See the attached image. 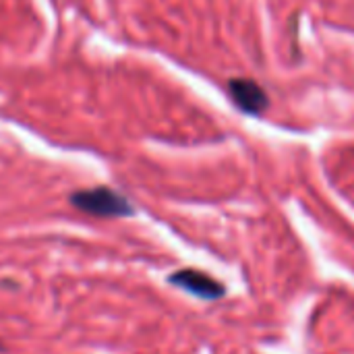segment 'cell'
Segmentation results:
<instances>
[{
  "instance_id": "obj_3",
  "label": "cell",
  "mask_w": 354,
  "mask_h": 354,
  "mask_svg": "<svg viewBox=\"0 0 354 354\" xmlns=\"http://www.w3.org/2000/svg\"><path fill=\"white\" fill-rule=\"evenodd\" d=\"M230 93L239 108H243L249 114H261L268 108V95L266 91L249 79H234L230 81Z\"/></svg>"
},
{
  "instance_id": "obj_2",
  "label": "cell",
  "mask_w": 354,
  "mask_h": 354,
  "mask_svg": "<svg viewBox=\"0 0 354 354\" xmlns=\"http://www.w3.org/2000/svg\"><path fill=\"white\" fill-rule=\"evenodd\" d=\"M170 284L183 288L185 292L203 299V301H216L220 297H224V286L220 282H216L214 278H209L203 272L197 270H180L174 276H170Z\"/></svg>"
},
{
  "instance_id": "obj_1",
  "label": "cell",
  "mask_w": 354,
  "mask_h": 354,
  "mask_svg": "<svg viewBox=\"0 0 354 354\" xmlns=\"http://www.w3.org/2000/svg\"><path fill=\"white\" fill-rule=\"evenodd\" d=\"M71 201L77 209L97 216V218H122V216L133 214L131 203L120 193L106 189V187L79 191L71 197Z\"/></svg>"
}]
</instances>
